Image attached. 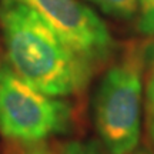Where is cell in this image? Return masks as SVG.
<instances>
[{"mask_svg":"<svg viewBox=\"0 0 154 154\" xmlns=\"http://www.w3.org/2000/svg\"><path fill=\"white\" fill-rule=\"evenodd\" d=\"M0 26L9 66L36 90L64 97L91 79V61L73 49L43 17L17 0H2Z\"/></svg>","mask_w":154,"mask_h":154,"instance_id":"1","label":"cell"},{"mask_svg":"<svg viewBox=\"0 0 154 154\" xmlns=\"http://www.w3.org/2000/svg\"><path fill=\"white\" fill-rule=\"evenodd\" d=\"M141 57L131 51L106 73L96 99V126L109 154L137 149L141 128Z\"/></svg>","mask_w":154,"mask_h":154,"instance_id":"2","label":"cell"},{"mask_svg":"<svg viewBox=\"0 0 154 154\" xmlns=\"http://www.w3.org/2000/svg\"><path fill=\"white\" fill-rule=\"evenodd\" d=\"M72 126L66 101L38 91L19 77L7 63L0 64V134L17 143L33 144Z\"/></svg>","mask_w":154,"mask_h":154,"instance_id":"3","label":"cell"},{"mask_svg":"<svg viewBox=\"0 0 154 154\" xmlns=\"http://www.w3.org/2000/svg\"><path fill=\"white\" fill-rule=\"evenodd\" d=\"M37 11L73 49L91 61L106 60L114 49L109 29L79 0H17Z\"/></svg>","mask_w":154,"mask_h":154,"instance_id":"4","label":"cell"},{"mask_svg":"<svg viewBox=\"0 0 154 154\" xmlns=\"http://www.w3.org/2000/svg\"><path fill=\"white\" fill-rule=\"evenodd\" d=\"M101 10L117 19H130L136 14L138 0H90Z\"/></svg>","mask_w":154,"mask_h":154,"instance_id":"5","label":"cell"},{"mask_svg":"<svg viewBox=\"0 0 154 154\" xmlns=\"http://www.w3.org/2000/svg\"><path fill=\"white\" fill-rule=\"evenodd\" d=\"M140 19L138 30L144 34L154 36V0H138Z\"/></svg>","mask_w":154,"mask_h":154,"instance_id":"6","label":"cell"},{"mask_svg":"<svg viewBox=\"0 0 154 154\" xmlns=\"http://www.w3.org/2000/svg\"><path fill=\"white\" fill-rule=\"evenodd\" d=\"M146 120H147L149 138L154 147V70L150 76L146 91Z\"/></svg>","mask_w":154,"mask_h":154,"instance_id":"7","label":"cell"},{"mask_svg":"<svg viewBox=\"0 0 154 154\" xmlns=\"http://www.w3.org/2000/svg\"><path fill=\"white\" fill-rule=\"evenodd\" d=\"M63 154H103L99 144L94 141H73L64 147Z\"/></svg>","mask_w":154,"mask_h":154,"instance_id":"8","label":"cell"},{"mask_svg":"<svg viewBox=\"0 0 154 154\" xmlns=\"http://www.w3.org/2000/svg\"><path fill=\"white\" fill-rule=\"evenodd\" d=\"M130 154H154V153H151L149 149H136L134 151H131Z\"/></svg>","mask_w":154,"mask_h":154,"instance_id":"9","label":"cell"},{"mask_svg":"<svg viewBox=\"0 0 154 154\" xmlns=\"http://www.w3.org/2000/svg\"><path fill=\"white\" fill-rule=\"evenodd\" d=\"M32 154H49V153H44V151H36V153H32Z\"/></svg>","mask_w":154,"mask_h":154,"instance_id":"10","label":"cell"},{"mask_svg":"<svg viewBox=\"0 0 154 154\" xmlns=\"http://www.w3.org/2000/svg\"><path fill=\"white\" fill-rule=\"evenodd\" d=\"M151 60H153V64H154V49H153V54H151Z\"/></svg>","mask_w":154,"mask_h":154,"instance_id":"11","label":"cell"}]
</instances>
